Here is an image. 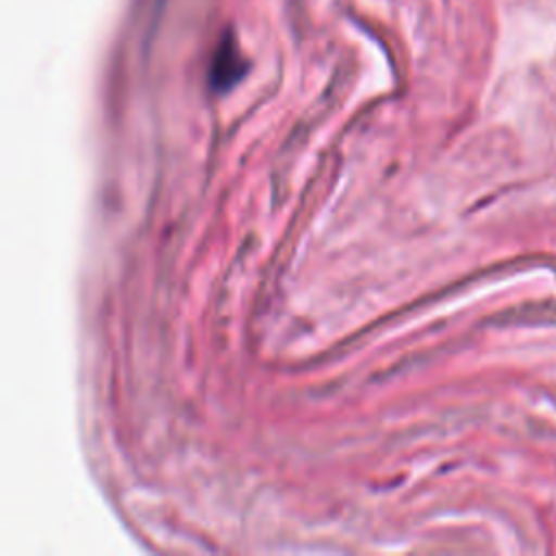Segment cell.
I'll list each match as a JSON object with an SVG mask.
<instances>
[{
    "instance_id": "cell-1",
    "label": "cell",
    "mask_w": 556,
    "mask_h": 556,
    "mask_svg": "<svg viewBox=\"0 0 556 556\" xmlns=\"http://www.w3.org/2000/svg\"><path fill=\"white\" fill-rule=\"evenodd\" d=\"M235 59H239L237 54H235V50H232V46L230 43H224L222 46V50H219V54H217V59H215V70H213V78H215V83L217 85H230L241 72L239 70H232V61Z\"/></svg>"
}]
</instances>
